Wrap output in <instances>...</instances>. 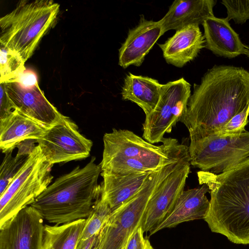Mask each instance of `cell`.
Returning a JSON list of instances; mask_svg holds the SVG:
<instances>
[{
	"label": "cell",
	"mask_w": 249,
	"mask_h": 249,
	"mask_svg": "<svg viewBox=\"0 0 249 249\" xmlns=\"http://www.w3.org/2000/svg\"><path fill=\"white\" fill-rule=\"evenodd\" d=\"M99 233L84 240H79L75 249H99Z\"/></svg>",
	"instance_id": "obj_30"
},
{
	"label": "cell",
	"mask_w": 249,
	"mask_h": 249,
	"mask_svg": "<svg viewBox=\"0 0 249 249\" xmlns=\"http://www.w3.org/2000/svg\"><path fill=\"white\" fill-rule=\"evenodd\" d=\"M206 49L216 56L233 58L245 54L246 45L232 28L226 18L214 16L207 18L203 23Z\"/></svg>",
	"instance_id": "obj_16"
},
{
	"label": "cell",
	"mask_w": 249,
	"mask_h": 249,
	"mask_svg": "<svg viewBox=\"0 0 249 249\" xmlns=\"http://www.w3.org/2000/svg\"><path fill=\"white\" fill-rule=\"evenodd\" d=\"M49 128L15 109L0 120V148L2 153L13 151L26 140H38Z\"/></svg>",
	"instance_id": "obj_19"
},
{
	"label": "cell",
	"mask_w": 249,
	"mask_h": 249,
	"mask_svg": "<svg viewBox=\"0 0 249 249\" xmlns=\"http://www.w3.org/2000/svg\"><path fill=\"white\" fill-rule=\"evenodd\" d=\"M215 0H176L159 22L162 35L170 30H178L190 25H200L214 16Z\"/></svg>",
	"instance_id": "obj_18"
},
{
	"label": "cell",
	"mask_w": 249,
	"mask_h": 249,
	"mask_svg": "<svg viewBox=\"0 0 249 249\" xmlns=\"http://www.w3.org/2000/svg\"><path fill=\"white\" fill-rule=\"evenodd\" d=\"M189 154L183 157L175 169L158 186L151 196L141 223L145 232H150L161 223L173 211L190 172Z\"/></svg>",
	"instance_id": "obj_11"
},
{
	"label": "cell",
	"mask_w": 249,
	"mask_h": 249,
	"mask_svg": "<svg viewBox=\"0 0 249 249\" xmlns=\"http://www.w3.org/2000/svg\"><path fill=\"white\" fill-rule=\"evenodd\" d=\"M221 3L227 9L229 21L243 24L249 19V0H222Z\"/></svg>",
	"instance_id": "obj_26"
},
{
	"label": "cell",
	"mask_w": 249,
	"mask_h": 249,
	"mask_svg": "<svg viewBox=\"0 0 249 249\" xmlns=\"http://www.w3.org/2000/svg\"><path fill=\"white\" fill-rule=\"evenodd\" d=\"M191 84L184 78L162 84L159 101L155 109L145 116L142 137L155 144L162 142L186 112L191 95Z\"/></svg>",
	"instance_id": "obj_9"
},
{
	"label": "cell",
	"mask_w": 249,
	"mask_h": 249,
	"mask_svg": "<svg viewBox=\"0 0 249 249\" xmlns=\"http://www.w3.org/2000/svg\"><path fill=\"white\" fill-rule=\"evenodd\" d=\"M12 151L5 153L0 168V195L6 189L18 173L29 155L17 153L13 156Z\"/></svg>",
	"instance_id": "obj_25"
},
{
	"label": "cell",
	"mask_w": 249,
	"mask_h": 249,
	"mask_svg": "<svg viewBox=\"0 0 249 249\" xmlns=\"http://www.w3.org/2000/svg\"><path fill=\"white\" fill-rule=\"evenodd\" d=\"M95 161L92 157L83 167L77 166L56 178L30 206L55 225L86 218L101 193L98 180L102 169Z\"/></svg>",
	"instance_id": "obj_3"
},
{
	"label": "cell",
	"mask_w": 249,
	"mask_h": 249,
	"mask_svg": "<svg viewBox=\"0 0 249 249\" xmlns=\"http://www.w3.org/2000/svg\"><path fill=\"white\" fill-rule=\"evenodd\" d=\"M197 176L211 195L204 219L211 231L233 243L249 244V157L222 173L200 171Z\"/></svg>",
	"instance_id": "obj_2"
},
{
	"label": "cell",
	"mask_w": 249,
	"mask_h": 249,
	"mask_svg": "<svg viewBox=\"0 0 249 249\" xmlns=\"http://www.w3.org/2000/svg\"><path fill=\"white\" fill-rule=\"evenodd\" d=\"M44 218L29 205L0 227V249H43Z\"/></svg>",
	"instance_id": "obj_13"
},
{
	"label": "cell",
	"mask_w": 249,
	"mask_h": 249,
	"mask_svg": "<svg viewBox=\"0 0 249 249\" xmlns=\"http://www.w3.org/2000/svg\"><path fill=\"white\" fill-rule=\"evenodd\" d=\"M86 218L60 225H45L43 249H75Z\"/></svg>",
	"instance_id": "obj_22"
},
{
	"label": "cell",
	"mask_w": 249,
	"mask_h": 249,
	"mask_svg": "<svg viewBox=\"0 0 249 249\" xmlns=\"http://www.w3.org/2000/svg\"><path fill=\"white\" fill-rule=\"evenodd\" d=\"M36 140L29 139L20 142L16 147L18 148L17 153L22 155H29L36 147L35 143Z\"/></svg>",
	"instance_id": "obj_31"
},
{
	"label": "cell",
	"mask_w": 249,
	"mask_h": 249,
	"mask_svg": "<svg viewBox=\"0 0 249 249\" xmlns=\"http://www.w3.org/2000/svg\"><path fill=\"white\" fill-rule=\"evenodd\" d=\"M4 84L15 109L22 114L49 128L64 118L46 98L37 80L29 82L16 80Z\"/></svg>",
	"instance_id": "obj_12"
},
{
	"label": "cell",
	"mask_w": 249,
	"mask_h": 249,
	"mask_svg": "<svg viewBox=\"0 0 249 249\" xmlns=\"http://www.w3.org/2000/svg\"><path fill=\"white\" fill-rule=\"evenodd\" d=\"M245 54L249 58V46L246 45V50Z\"/></svg>",
	"instance_id": "obj_33"
},
{
	"label": "cell",
	"mask_w": 249,
	"mask_h": 249,
	"mask_svg": "<svg viewBox=\"0 0 249 249\" xmlns=\"http://www.w3.org/2000/svg\"><path fill=\"white\" fill-rule=\"evenodd\" d=\"M25 62L16 53L0 45V83L14 81L26 70Z\"/></svg>",
	"instance_id": "obj_24"
},
{
	"label": "cell",
	"mask_w": 249,
	"mask_h": 249,
	"mask_svg": "<svg viewBox=\"0 0 249 249\" xmlns=\"http://www.w3.org/2000/svg\"><path fill=\"white\" fill-rule=\"evenodd\" d=\"M249 104V72L242 67L214 65L194 84L179 122L190 137L215 134Z\"/></svg>",
	"instance_id": "obj_1"
},
{
	"label": "cell",
	"mask_w": 249,
	"mask_h": 249,
	"mask_svg": "<svg viewBox=\"0 0 249 249\" xmlns=\"http://www.w3.org/2000/svg\"><path fill=\"white\" fill-rule=\"evenodd\" d=\"M190 164L200 171L222 173L249 157V132L221 137H190Z\"/></svg>",
	"instance_id": "obj_8"
},
{
	"label": "cell",
	"mask_w": 249,
	"mask_h": 249,
	"mask_svg": "<svg viewBox=\"0 0 249 249\" xmlns=\"http://www.w3.org/2000/svg\"><path fill=\"white\" fill-rule=\"evenodd\" d=\"M141 226L137 228L129 238L124 249H139L145 240Z\"/></svg>",
	"instance_id": "obj_29"
},
{
	"label": "cell",
	"mask_w": 249,
	"mask_h": 249,
	"mask_svg": "<svg viewBox=\"0 0 249 249\" xmlns=\"http://www.w3.org/2000/svg\"><path fill=\"white\" fill-rule=\"evenodd\" d=\"M162 84L154 78L131 73L126 74L121 90L122 99L136 104L145 116L156 107L160 96Z\"/></svg>",
	"instance_id": "obj_21"
},
{
	"label": "cell",
	"mask_w": 249,
	"mask_h": 249,
	"mask_svg": "<svg viewBox=\"0 0 249 249\" xmlns=\"http://www.w3.org/2000/svg\"><path fill=\"white\" fill-rule=\"evenodd\" d=\"M53 166L37 145L22 167L0 195V227L30 205L51 184Z\"/></svg>",
	"instance_id": "obj_7"
},
{
	"label": "cell",
	"mask_w": 249,
	"mask_h": 249,
	"mask_svg": "<svg viewBox=\"0 0 249 249\" xmlns=\"http://www.w3.org/2000/svg\"><path fill=\"white\" fill-rule=\"evenodd\" d=\"M0 120H2L9 116L15 108L7 94L4 83H0Z\"/></svg>",
	"instance_id": "obj_28"
},
{
	"label": "cell",
	"mask_w": 249,
	"mask_h": 249,
	"mask_svg": "<svg viewBox=\"0 0 249 249\" xmlns=\"http://www.w3.org/2000/svg\"><path fill=\"white\" fill-rule=\"evenodd\" d=\"M102 172L136 174L155 171L176 159L188 146L164 138L157 146L125 129H113L103 137Z\"/></svg>",
	"instance_id": "obj_4"
},
{
	"label": "cell",
	"mask_w": 249,
	"mask_h": 249,
	"mask_svg": "<svg viewBox=\"0 0 249 249\" xmlns=\"http://www.w3.org/2000/svg\"><path fill=\"white\" fill-rule=\"evenodd\" d=\"M149 173L120 174L102 172L101 196L112 211L135 195L142 188Z\"/></svg>",
	"instance_id": "obj_20"
},
{
	"label": "cell",
	"mask_w": 249,
	"mask_h": 249,
	"mask_svg": "<svg viewBox=\"0 0 249 249\" xmlns=\"http://www.w3.org/2000/svg\"><path fill=\"white\" fill-rule=\"evenodd\" d=\"M162 36L159 22L147 20L141 15L137 26L130 29L119 50L118 64L125 69L130 65L140 66L154 45Z\"/></svg>",
	"instance_id": "obj_14"
},
{
	"label": "cell",
	"mask_w": 249,
	"mask_h": 249,
	"mask_svg": "<svg viewBox=\"0 0 249 249\" xmlns=\"http://www.w3.org/2000/svg\"><path fill=\"white\" fill-rule=\"evenodd\" d=\"M181 158L178 157L151 172L141 189L112 211L99 233V249H124L131 235L141 226L151 196L163 179L177 167Z\"/></svg>",
	"instance_id": "obj_6"
},
{
	"label": "cell",
	"mask_w": 249,
	"mask_h": 249,
	"mask_svg": "<svg viewBox=\"0 0 249 249\" xmlns=\"http://www.w3.org/2000/svg\"><path fill=\"white\" fill-rule=\"evenodd\" d=\"M158 45L168 64L181 68L197 57L205 47V41L199 25H190L176 30L164 43Z\"/></svg>",
	"instance_id": "obj_15"
},
{
	"label": "cell",
	"mask_w": 249,
	"mask_h": 249,
	"mask_svg": "<svg viewBox=\"0 0 249 249\" xmlns=\"http://www.w3.org/2000/svg\"><path fill=\"white\" fill-rule=\"evenodd\" d=\"M209 191V188L205 184L199 188L184 190L169 215L151 231L149 235L184 222L204 219L210 208V201L206 196Z\"/></svg>",
	"instance_id": "obj_17"
},
{
	"label": "cell",
	"mask_w": 249,
	"mask_h": 249,
	"mask_svg": "<svg viewBox=\"0 0 249 249\" xmlns=\"http://www.w3.org/2000/svg\"><path fill=\"white\" fill-rule=\"evenodd\" d=\"M60 5L53 0H21L0 18V43L26 62L54 24Z\"/></svg>",
	"instance_id": "obj_5"
},
{
	"label": "cell",
	"mask_w": 249,
	"mask_h": 249,
	"mask_svg": "<svg viewBox=\"0 0 249 249\" xmlns=\"http://www.w3.org/2000/svg\"><path fill=\"white\" fill-rule=\"evenodd\" d=\"M139 249H154L149 240L145 238Z\"/></svg>",
	"instance_id": "obj_32"
},
{
	"label": "cell",
	"mask_w": 249,
	"mask_h": 249,
	"mask_svg": "<svg viewBox=\"0 0 249 249\" xmlns=\"http://www.w3.org/2000/svg\"><path fill=\"white\" fill-rule=\"evenodd\" d=\"M112 211L101 193L97 198L89 215L86 218L85 226L79 240H84L100 233Z\"/></svg>",
	"instance_id": "obj_23"
},
{
	"label": "cell",
	"mask_w": 249,
	"mask_h": 249,
	"mask_svg": "<svg viewBox=\"0 0 249 249\" xmlns=\"http://www.w3.org/2000/svg\"><path fill=\"white\" fill-rule=\"evenodd\" d=\"M249 104L240 112L233 117L215 135L221 137L240 135L246 131L245 126L249 123Z\"/></svg>",
	"instance_id": "obj_27"
},
{
	"label": "cell",
	"mask_w": 249,
	"mask_h": 249,
	"mask_svg": "<svg viewBox=\"0 0 249 249\" xmlns=\"http://www.w3.org/2000/svg\"><path fill=\"white\" fill-rule=\"evenodd\" d=\"M36 141L53 165L86 159L89 156L93 145L90 140L80 133L77 124L66 116Z\"/></svg>",
	"instance_id": "obj_10"
}]
</instances>
